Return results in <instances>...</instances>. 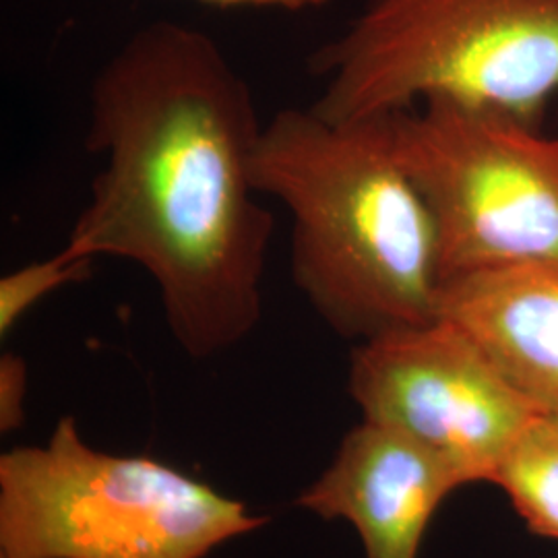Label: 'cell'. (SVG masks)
Returning <instances> with one entry per match:
<instances>
[{
  "label": "cell",
  "mask_w": 558,
  "mask_h": 558,
  "mask_svg": "<svg viewBox=\"0 0 558 558\" xmlns=\"http://www.w3.org/2000/svg\"><path fill=\"white\" fill-rule=\"evenodd\" d=\"M260 131L248 83L177 21L145 25L89 89L85 147L101 168L64 244L141 267L191 359L218 356L260 323L276 228L253 179Z\"/></svg>",
  "instance_id": "1"
},
{
  "label": "cell",
  "mask_w": 558,
  "mask_h": 558,
  "mask_svg": "<svg viewBox=\"0 0 558 558\" xmlns=\"http://www.w3.org/2000/svg\"><path fill=\"white\" fill-rule=\"evenodd\" d=\"M391 114L283 108L253 158L259 195L292 218V279L338 336L366 341L439 319V236L399 163Z\"/></svg>",
  "instance_id": "2"
},
{
  "label": "cell",
  "mask_w": 558,
  "mask_h": 558,
  "mask_svg": "<svg viewBox=\"0 0 558 558\" xmlns=\"http://www.w3.org/2000/svg\"><path fill=\"white\" fill-rule=\"evenodd\" d=\"M308 71L323 81L313 108L325 119L449 98L538 126L558 92V0H368Z\"/></svg>",
  "instance_id": "3"
},
{
  "label": "cell",
  "mask_w": 558,
  "mask_h": 558,
  "mask_svg": "<svg viewBox=\"0 0 558 558\" xmlns=\"http://www.w3.org/2000/svg\"><path fill=\"white\" fill-rule=\"evenodd\" d=\"M265 523L158 459L89 447L73 416L0 458V558H203Z\"/></svg>",
  "instance_id": "4"
},
{
  "label": "cell",
  "mask_w": 558,
  "mask_h": 558,
  "mask_svg": "<svg viewBox=\"0 0 558 558\" xmlns=\"http://www.w3.org/2000/svg\"><path fill=\"white\" fill-rule=\"evenodd\" d=\"M398 160L430 209L442 281L558 263V137L486 106L449 98L391 117Z\"/></svg>",
  "instance_id": "5"
},
{
  "label": "cell",
  "mask_w": 558,
  "mask_h": 558,
  "mask_svg": "<svg viewBox=\"0 0 558 558\" xmlns=\"http://www.w3.org/2000/svg\"><path fill=\"white\" fill-rule=\"evenodd\" d=\"M350 396L364 420L396 428L445 461L459 482H495L536 403L453 320L360 341Z\"/></svg>",
  "instance_id": "6"
},
{
  "label": "cell",
  "mask_w": 558,
  "mask_h": 558,
  "mask_svg": "<svg viewBox=\"0 0 558 558\" xmlns=\"http://www.w3.org/2000/svg\"><path fill=\"white\" fill-rule=\"evenodd\" d=\"M461 486L433 451L364 420L343 437L331 465L300 493L296 505L327 521H350L366 558H418L430 519Z\"/></svg>",
  "instance_id": "7"
},
{
  "label": "cell",
  "mask_w": 558,
  "mask_h": 558,
  "mask_svg": "<svg viewBox=\"0 0 558 558\" xmlns=\"http://www.w3.org/2000/svg\"><path fill=\"white\" fill-rule=\"evenodd\" d=\"M439 317L459 325L542 412L558 414V263L445 279Z\"/></svg>",
  "instance_id": "8"
},
{
  "label": "cell",
  "mask_w": 558,
  "mask_h": 558,
  "mask_svg": "<svg viewBox=\"0 0 558 558\" xmlns=\"http://www.w3.org/2000/svg\"><path fill=\"white\" fill-rule=\"evenodd\" d=\"M493 484L536 536L558 542V414L539 412L523 428Z\"/></svg>",
  "instance_id": "9"
},
{
  "label": "cell",
  "mask_w": 558,
  "mask_h": 558,
  "mask_svg": "<svg viewBox=\"0 0 558 558\" xmlns=\"http://www.w3.org/2000/svg\"><path fill=\"white\" fill-rule=\"evenodd\" d=\"M92 257L62 244L48 259L29 263L0 279V336L7 338L40 300L64 286L89 278Z\"/></svg>",
  "instance_id": "10"
},
{
  "label": "cell",
  "mask_w": 558,
  "mask_h": 558,
  "mask_svg": "<svg viewBox=\"0 0 558 558\" xmlns=\"http://www.w3.org/2000/svg\"><path fill=\"white\" fill-rule=\"evenodd\" d=\"M27 398V364L25 360L7 352L0 356V430L13 433L25 420Z\"/></svg>",
  "instance_id": "11"
},
{
  "label": "cell",
  "mask_w": 558,
  "mask_h": 558,
  "mask_svg": "<svg viewBox=\"0 0 558 558\" xmlns=\"http://www.w3.org/2000/svg\"><path fill=\"white\" fill-rule=\"evenodd\" d=\"M205 4L218 9H239V7H255V9H283V11H308L320 9L329 0H201Z\"/></svg>",
  "instance_id": "12"
}]
</instances>
